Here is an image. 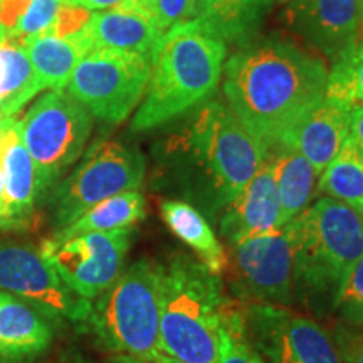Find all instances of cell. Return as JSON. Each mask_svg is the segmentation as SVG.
Here are the masks:
<instances>
[{
  "label": "cell",
  "instance_id": "f35d334b",
  "mask_svg": "<svg viewBox=\"0 0 363 363\" xmlns=\"http://www.w3.org/2000/svg\"><path fill=\"white\" fill-rule=\"evenodd\" d=\"M65 2H67V0H65Z\"/></svg>",
  "mask_w": 363,
  "mask_h": 363
},
{
  "label": "cell",
  "instance_id": "e575fe53",
  "mask_svg": "<svg viewBox=\"0 0 363 363\" xmlns=\"http://www.w3.org/2000/svg\"><path fill=\"white\" fill-rule=\"evenodd\" d=\"M123 2L125 0H67L66 4L88 9V11L93 12V11H106V9L116 7Z\"/></svg>",
  "mask_w": 363,
  "mask_h": 363
},
{
  "label": "cell",
  "instance_id": "d590c367",
  "mask_svg": "<svg viewBox=\"0 0 363 363\" xmlns=\"http://www.w3.org/2000/svg\"><path fill=\"white\" fill-rule=\"evenodd\" d=\"M0 220L7 225V229H16L11 219L7 217L6 197H4V174H2V158H0Z\"/></svg>",
  "mask_w": 363,
  "mask_h": 363
},
{
  "label": "cell",
  "instance_id": "30bf717a",
  "mask_svg": "<svg viewBox=\"0 0 363 363\" xmlns=\"http://www.w3.org/2000/svg\"><path fill=\"white\" fill-rule=\"evenodd\" d=\"M229 288L246 305L294 303L293 240L286 225L230 246Z\"/></svg>",
  "mask_w": 363,
  "mask_h": 363
},
{
  "label": "cell",
  "instance_id": "74e56055",
  "mask_svg": "<svg viewBox=\"0 0 363 363\" xmlns=\"http://www.w3.org/2000/svg\"><path fill=\"white\" fill-rule=\"evenodd\" d=\"M0 229H7V225H6V224H4V222H2V220H0Z\"/></svg>",
  "mask_w": 363,
  "mask_h": 363
},
{
  "label": "cell",
  "instance_id": "4316f807",
  "mask_svg": "<svg viewBox=\"0 0 363 363\" xmlns=\"http://www.w3.org/2000/svg\"><path fill=\"white\" fill-rule=\"evenodd\" d=\"M318 192L347 203L363 216V155L352 136L320 175Z\"/></svg>",
  "mask_w": 363,
  "mask_h": 363
},
{
  "label": "cell",
  "instance_id": "4fadbf2b",
  "mask_svg": "<svg viewBox=\"0 0 363 363\" xmlns=\"http://www.w3.org/2000/svg\"><path fill=\"white\" fill-rule=\"evenodd\" d=\"M0 291L29 303L57 323H84L93 305L59 278L40 249L9 240H0Z\"/></svg>",
  "mask_w": 363,
  "mask_h": 363
},
{
  "label": "cell",
  "instance_id": "ba28073f",
  "mask_svg": "<svg viewBox=\"0 0 363 363\" xmlns=\"http://www.w3.org/2000/svg\"><path fill=\"white\" fill-rule=\"evenodd\" d=\"M145 170V158L136 148L116 140L96 143L49 194L56 229H65L104 199L138 190L143 185Z\"/></svg>",
  "mask_w": 363,
  "mask_h": 363
},
{
  "label": "cell",
  "instance_id": "ffe728a7",
  "mask_svg": "<svg viewBox=\"0 0 363 363\" xmlns=\"http://www.w3.org/2000/svg\"><path fill=\"white\" fill-rule=\"evenodd\" d=\"M35 81L40 89H65L72 71L91 51V44L83 29L66 35L43 34L26 44Z\"/></svg>",
  "mask_w": 363,
  "mask_h": 363
},
{
  "label": "cell",
  "instance_id": "d6986e66",
  "mask_svg": "<svg viewBox=\"0 0 363 363\" xmlns=\"http://www.w3.org/2000/svg\"><path fill=\"white\" fill-rule=\"evenodd\" d=\"M52 321L29 303L0 291V360L43 353L52 342Z\"/></svg>",
  "mask_w": 363,
  "mask_h": 363
},
{
  "label": "cell",
  "instance_id": "8d00e7d4",
  "mask_svg": "<svg viewBox=\"0 0 363 363\" xmlns=\"http://www.w3.org/2000/svg\"><path fill=\"white\" fill-rule=\"evenodd\" d=\"M0 363H26V362H21V360H0Z\"/></svg>",
  "mask_w": 363,
  "mask_h": 363
},
{
  "label": "cell",
  "instance_id": "83f0119b",
  "mask_svg": "<svg viewBox=\"0 0 363 363\" xmlns=\"http://www.w3.org/2000/svg\"><path fill=\"white\" fill-rule=\"evenodd\" d=\"M325 98L348 111L363 106V38L350 57L335 62L328 71Z\"/></svg>",
  "mask_w": 363,
  "mask_h": 363
},
{
  "label": "cell",
  "instance_id": "484cf974",
  "mask_svg": "<svg viewBox=\"0 0 363 363\" xmlns=\"http://www.w3.org/2000/svg\"><path fill=\"white\" fill-rule=\"evenodd\" d=\"M65 0H0V40L24 45L52 34Z\"/></svg>",
  "mask_w": 363,
  "mask_h": 363
},
{
  "label": "cell",
  "instance_id": "cb8c5ba5",
  "mask_svg": "<svg viewBox=\"0 0 363 363\" xmlns=\"http://www.w3.org/2000/svg\"><path fill=\"white\" fill-rule=\"evenodd\" d=\"M24 45L0 40V128L13 120L40 93Z\"/></svg>",
  "mask_w": 363,
  "mask_h": 363
},
{
  "label": "cell",
  "instance_id": "8992f818",
  "mask_svg": "<svg viewBox=\"0 0 363 363\" xmlns=\"http://www.w3.org/2000/svg\"><path fill=\"white\" fill-rule=\"evenodd\" d=\"M88 321L98 342L118 355L160 352V264L140 259L91 305Z\"/></svg>",
  "mask_w": 363,
  "mask_h": 363
},
{
  "label": "cell",
  "instance_id": "5b68a950",
  "mask_svg": "<svg viewBox=\"0 0 363 363\" xmlns=\"http://www.w3.org/2000/svg\"><path fill=\"white\" fill-rule=\"evenodd\" d=\"M225 56L227 44L199 19L167 30L152 57V74L131 130L157 128L211 98Z\"/></svg>",
  "mask_w": 363,
  "mask_h": 363
},
{
  "label": "cell",
  "instance_id": "5bb4252c",
  "mask_svg": "<svg viewBox=\"0 0 363 363\" xmlns=\"http://www.w3.org/2000/svg\"><path fill=\"white\" fill-rule=\"evenodd\" d=\"M283 19L331 65L350 57L363 38V0H288Z\"/></svg>",
  "mask_w": 363,
  "mask_h": 363
},
{
  "label": "cell",
  "instance_id": "d4e9b609",
  "mask_svg": "<svg viewBox=\"0 0 363 363\" xmlns=\"http://www.w3.org/2000/svg\"><path fill=\"white\" fill-rule=\"evenodd\" d=\"M147 216L145 197L138 190H128L98 202L72 224L54 233V238H71L84 233H110L131 229Z\"/></svg>",
  "mask_w": 363,
  "mask_h": 363
},
{
  "label": "cell",
  "instance_id": "f1b7e54d",
  "mask_svg": "<svg viewBox=\"0 0 363 363\" xmlns=\"http://www.w3.org/2000/svg\"><path fill=\"white\" fill-rule=\"evenodd\" d=\"M163 34L172 27L197 19L201 0H140Z\"/></svg>",
  "mask_w": 363,
  "mask_h": 363
},
{
  "label": "cell",
  "instance_id": "8fae6325",
  "mask_svg": "<svg viewBox=\"0 0 363 363\" xmlns=\"http://www.w3.org/2000/svg\"><path fill=\"white\" fill-rule=\"evenodd\" d=\"M244 333L266 363H345L323 326L286 306L244 305Z\"/></svg>",
  "mask_w": 363,
  "mask_h": 363
},
{
  "label": "cell",
  "instance_id": "9c48e42d",
  "mask_svg": "<svg viewBox=\"0 0 363 363\" xmlns=\"http://www.w3.org/2000/svg\"><path fill=\"white\" fill-rule=\"evenodd\" d=\"M152 59L142 54L93 49L72 71L66 91L108 125L123 123L147 91Z\"/></svg>",
  "mask_w": 363,
  "mask_h": 363
},
{
  "label": "cell",
  "instance_id": "52a82bcc",
  "mask_svg": "<svg viewBox=\"0 0 363 363\" xmlns=\"http://www.w3.org/2000/svg\"><path fill=\"white\" fill-rule=\"evenodd\" d=\"M19 121L22 142L34 162L38 201H44L83 153L93 116L66 89H51Z\"/></svg>",
  "mask_w": 363,
  "mask_h": 363
},
{
  "label": "cell",
  "instance_id": "2e32d148",
  "mask_svg": "<svg viewBox=\"0 0 363 363\" xmlns=\"http://www.w3.org/2000/svg\"><path fill=\"white\" fill-rule=\"evenodd\" d=\"M93 49L142 54L152 59L163 33L140 0H125L120 6L91 13L83 27Z\"/></svg>",
  "mask_w": 363,
  "mask_h": 363
},
{
  "label": "cell",
  "instance_id": "3957f363",
  "mask_svg": "<svg viewBox=\"0 0 363 363\" xmlns=\"http://www.w3.org/2000/svg\"><path fill=\"white\" fill-rule=\"evenodd\" d=\"M242 305L220 276L189 254L160 264V352L184 363H217L224 331Z\"/></svg>",
  "mask_w": 363,
  "mask_h": 363
},
{
  "label": "cell",
  "instance_id": "7402d4cb",
  "mask_svg": "<svg viewBox=\"0 0 363 363\" xmlns=\"http://www.w3.org/2000/svg\"><path fill=\"white\" fill-rule=\"evenodd\" d=\"M271 163L279 197V227H283L310 206L318 174L301 153L289 147L272 150Z\"/></svg>",
  "mask_w": 363,
  "mask_h": 363
},
{
  "label": "cell",
  "instance_id": "9a60e30c",
  "mask_svg": "<svg viewBox=\"0 0 363 363\" xmlns=\"http://www.w3.org/2000/svg\"><path fill=\"white\" fill-rule=\"evenodd\" d=\"M219 227L229 246L279 229V197L271 155L224 208Z\"/></svg>",
  "mask_w": 363,
  "mask_h": 363
},
{
  "label": "cell",
  "instance_id": "836d02e7",
  "mask_svg": "<svg viewBox=\"0 0 363 363\" xmlns=\"http://www.w3.org/2000/svg\"><path fill=\"white\" fill-rule=\"evenodd\" d=\"M115 363H184L177 358L167 355L163 352H155L147 357H130V355H118Z\"/></svg>",
  "mask_w": 363,
  "mask_h": 363
},
{
  "label": "cell",
  "instance_id": "44dd1931",
  "mask_svg": "<svg viewBox=\"0 0 363 363\" xmlns=\"http://www.w3.org/2000/svg\"><path fill=\"white\" fill-rule=\"evenodd\" d=\"M160 214L172 233L195 252V259L214 274H224L229 256L197 208L182 201H165L160 206Z\"/></svg>",
  "mask_w": 363,
  "mask_h": 363
},
{
  "label": "cell",
  "instance_id": "ab89813d",
  "mask_svg": "<svg viewBox=\"0 0 363 363\" xmlns=\"http://www.w3.org/2000/svg\"><path fill=\"white\" fill-rule=\"evenodd\" d=\"M286 2H288V0H286Z\"/></svg>",
  "mask_w": 363,
  "mask_h": 363
},
{
  "label": "cell",
  "instance_id": "ac0fdd59",
  "mask_svg": "<svg viewBox=\"0 0 363 363\" xmlns=\"http://www.w3.org/2000/svg\"><path fill=\"white\" fill-rule=\"evenodd\" d=\"M0 158L7 217L13 225L19 227L33 214L38 202L34 162L22 142L19 120L0 128Z\"/></svg>",
  "mask_w": 363,
  "mask_h": 363
},
{
  "label": "cell",
  "instance_id": "603a6c76",
  "mask_svg": "<svg viewBox=\"0 0 363 363\" xmlns=\"http://www.w3.org/2000/svg\"><path fill=\"white\" fill-rule=\"evenodd\" d=\"M272 0H201L197 19L224 43L249 44Z\"/></svg>",
  "mask_w": 363,
  "mask_h": 363
},
{
  "label": "cell",
  "instance_id": "7a4b0ae2",
  "mask_svg": "<svg viewBox=\"0 0 363 363\" xmlns=\"http://www.w3.org/2000/svg\"><path fill=\"white\" fill-rule=\"evenodd\" d=\"M175 148L189 174V194L211 212L224 211L271 155L219 99L197 111Z\"/></svg>",
  "mask_w": 363,
  "mask_h": 363
},
{
  "label": "cell",
  "instance_id": "e0dca14e",
  "mask_svg": "<svg viewBox=\"0 0 363 363\" xmlns=\"http://www.w3.org/2000/svg\"><path fill=\"white\" fill-rule=\"evenodd\" d=\"M348 115L350 111L325 98L284 135L279 147L296 150L321 175L350 136Z\"/></svg>",
  "mask_w": 363,
  "mask_h": 363
},
{
  "label": "cell",
  "instance_id": "7c38bea8",
  "mask_svg": "<svg viewBox=\"0 0 363 363\" xmlns=\"http://www.w3.org/2000/svg\"><path fill=\"white\" fill-rule=\"evenodd\" d=\"M133 235L131 229L84 233L71 238H49L40 246L65 283L81 298L96 299L123 271Z\"/></svg>",
  "mask_w": 363,
  "mask_h": 363
},
{
  "label": "cell",
  "instance_id": "4dcf8cb0",
  "mask_svg": "<svg viewBox=\"0 0 363 363\" xmlns=\"http://www.w3.org/2000/svg\"><path fill=\"white\" fill-rule=\"evenodd\" d=\"M335 311L345 323L363 326V256L345 281Z\"/></svg>",
  "mask_w": 363,
  "mask_h": 363
},
{
  "label": "cell",
  "instance_id": "6da1fadb",
  "mask_svg": "<svg viewBox=\"0 0 363 363\" xmlns=\"http://www.w3.org/2000/svg\"><path fill=\"white\" fill-rule=\"evenodd\" d=\"M328 67L284 39L249 43L224 65V96L235 116L272 152L326 96Z\"/></svg>",
  "mask_w": 363,
  "mask_h": 363
},
{
  "label": "cell",
  "instance_id": "d6a6232c",
  "mask_svg": "<svg viewBox=\"0 0 363 363\" xmlns=\"http://www.w3.org/2000/svg\"><path fill=\"white\" fill-rule=\"evenodd\" d=\"M348 123H350V136L363 155V106L353 108L348 115Z\"/></svg>",
  "mask_w": 363,
  "mask_h": 363
},
{
  "label": "cell",
  "instance_id": "f546056e",
  "mask_svg": "<svg viewBox=\"0 0 363 363\" xmlns=\"http://www.w3.org/2000/svg\"><path fill=\"white\" fill-rule=\"evenodd\" d=\"M217 363H266L254 352L244 333V305L224 331Z\"/></svg>",
  "mask_w": 363,
  "mask_h": 363
},
{
  "label": "cell",
  "instance_id": "277c9868",
  "mask_svg": "<svg viewBox=\"0 0 363 363\" xmlns=\"http://www.w3.org/2000/svg\"><path fill=\"white\" fill-rule=\"evenodd\" d=\"M293 240L294 301L335 311L345 281L363 256V216L321 197L286 224Z\"/></svg>",
  "mask_w": 363,
  "mask_h": 363
},
{
  "label": "cell",
  "instance_id": "1f68e13d",
  "mask_svg": "<svg viewBox=\"0 0 363 363\" xmlns=\"http://www.w3.org/2000/svg\"><path fill=\"white\" fill-rule=\"evenodd\" d=\"M333 338L345 363H363V330L340 328Z\"/></svg>",
  "mask_w": 363,
  "mask_h": 363
}]
</instances>
